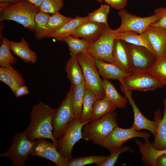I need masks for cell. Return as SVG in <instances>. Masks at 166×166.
I'll list each match as a JSON object with an SVG mask.
<instances>
[{
    "label": "cell",
    "mask_w": 166,
    "mask_h": 166,
    "mask_svg": "<svg viewBox=\"0 0 166 166\" xmlns=\"http://www.w3.org/2000/svg\"><path fill=\"white\" fill-rule=\"evenodd\" d=\"M56 110L42 102L33 106L30 114V122L25 131L30 140L34 141L40 138L48 139L57 147V140L53 135L52 126Z\"/></svg>",
    "instance_id": "cell-1"
},
{
    "label": "cell",
    "mask_w": 166,
    "mask_h": 166,
    "mask_svg": "<svg viewBox=\"0 0 166 166\" xmlns=\"http://www.w3.org/2000/svg\"><path fill=\"white\" fill-rule=\"evenodd\" d=\"M40 8L27 0H22L13 5L0 3V21H15L24 28L34 31L35 17Z\"/></svg>",
    "instance_id": "cell-2"
},
{
    "label": "cell",
    "mask_w": 166,
    "mask_h": 166,
    "mask_svg": "<svg viewBox=\"0 0 166 166\" xmlns=\"http://www.w3.org/2000/svg\"><path fill=\"white\" fill-rule=\"evenodd\" d=\"M117 126V114L113 111L86 124L82 130L83 139L102 146L106 137Z\"/></svg>",
    "instance_id": "cell-3"
},
{
    "label": "cell",
    "mask_w": 166,
    "mask_h": 166,
    "mask_svg": "<svg viewBox=\"0 0 166 166\" xmlns=\"http://www.w3.org/2000/svg\"><path fill=\"white\" fill-rule=\"evenodd\" d=\"M76 56L82 70L85 86L94 92L97 100L102 99L105 97L102 80L100 77L95 59L84 53Z\"/></svg>",
    "instance_id": "cell-4"
},
{
    "label": "cell",
    "mask_w": 166,
    "mask_h": 166,
    "mask_svg": "<svg viewBox=\"0 0 166 166\" xmlns=\"http://www.w3.org/2000/svg\"><path fill=\"white\" fill-rule=\"evenodd\" d=\"M73 91L70 86L69 91L58 108L56 109L52 121V134L57 139L63 136L69 123L76 118L73 103Z\"/></svg>",
    "instance_id": "cell-5"
},
{
    "label": "cell",
    "mask_w": 166,
    "mask_h": 166,
    "mask_svg": "<svg viewBox=\"0 0 166 166\" xmlns=\"http://www.w3.org/2000/svg\"><path fill=\"white\" fill-rule=\"evenodd\" d=\"M35 143V140L32 141L28 138L25 131L16 133L14 136L11 146L0 156L9 157L13 166H24L27 157L31 154Z\"/></svg>",
    "instance_id": "cell-6"
},
{
    "label": "cell",
    "mask_w": 166,
    "mask_h": 166,
    "mask_svg": "<svg viewBox=\"0 0 166 166\" xmlns=\"http://www.w3.org/2000/svg\"><path fill=\"white\" fill-rule=\"evenodd\" d=\"M118 15L121 19V24L117 28L112 30L113 33L133 31L141 34L151 24L161 18V16L155 11L152 15L141 17L123 9L119 12Z\"/></svg>",
    "instance_id": "cell-7"
},
{
    "label": "cell",
    "mask_w": 166,
    "mask_h": 166,
    "mask_svg": "<svg viewBox=\"0 0 166 166\" xmlns=\"http://www.w3.org/2000/svg\"><path fill=\"white\" fill-rule=\"evenodd\" d=\"M88 122H81L80 119L75 118L69 123L62 137L57 140V147L59 152L68 161L72 158V151L74 145L83 139L82 128Z\"/></svg>",
    "instance_id": "cell-8"
},
{
    "label": "cell",
    "mask_w": 166,
    "mask_h": 166,
    "mask_svg": "<svg viewBox=\"0 0 166 166\" xmlns=\"http://www.w3.org/2000/svg\"><path fill=\"white\" fill-rule=\"evenodd\" d=\"M112 30L109 25L106 26L100 38L91 44L83 53L90 55L95 59L115 65L112 56L115 39L113 36Z\"/></svg>",
    "instance_id": "cell-9"
},
{
    "label": "cell",
    "mask_w": 166,
    "mask_h": 166,
    "mask_svg": "<svg viewBox=\"0 0 166 166\" xmlns=\"http://www.w3.org/2000/svg\"><path fill=\"white\" fill-rule=\"evenodd\" d=\"M120 83L121 86L131 91H153L164 86L146 72L132 73L125 77Z\"/></svg>",
    "instance_id": "cell-10"
},
{
    "label": "cell",
    "mask_w": 166,
    "mask_h": 166,
    "mask_svg": "<svg viewBox=\"0 0 166 166\" xmlns=\"http://www.w3.org/2000/svg\"><path fill=\"white\" fill-rule=\"evenodd\" d=\"M150 136L148 133L137 131L132 127L128 128H123L117 126L106 137L102 147L110 152L122 147L124 143L131 139L141 137L145 140Z\"/></svg>",
    "instance_id": "cell-11"
},
{
    "label": "cell",
    "mask_w": 166,
    "mask_h": 166,
    "mask_svg": "<svg viewBox=\"0 0 166 166\" xmlns=\"http://www.w3.org/2000/svg\"><path fill=\"white\" fill-rule=\"evenodd\" d=\"M127 43L132 73L148 70L156 58L145 47Z\"/></svg>",
    "instance_id": "cell-12"
},
{
    "label": "cell",
    "mask_w": 166,
    "mask_h": 166,
    "mask_svg": "<svg viewBox=\"0 0 166 166\" xmlns=\"http://www.w3.org/2000/svg\"><path fill=\"white\" fill-rule=\"evenodd\" d=\"M45 139L40 138L35 140V144L31 155L45 158L58 166H68L69 161L57 150L56 144Z\"/></svg>",
    "instance_id": "cell-13"
},
{
    "label": "cell",
    "mask_w": 166,
    "mask_h": 166,
    "mask_svg": "<svg viewBox=\"0 0 166 166\" xmlns=\"http://www.w3.org/2000/svg\"><path fill=\"white\" fill-rule=\"evenodd\" d=\"M106 26L88 19L79 25L70 35L81 38L92 44L100 38Z\"/></svg>",
    "instance_id": "cell-14"
},
{
    "label": "cell",
    "mask_w": 166,
    "mask_h": 166,
    "mask_svg": "<svg viewBox=\"0 0 166 166\" xmlns=\"http://www.w3.org/2000/svg\"><path fill=\"white\" fill-rule=\"evenodd\" d=\"M122 91L124 95L132 107L134 114V120L131 126L137 131L145 129L152 132L154 136L156 130V121L150 120L145 117L139 110L132 96V91L128 90L121 86Z\"/></svg>",
    "instance_id": "cell-15"
},
{
    "label": "cell",
    "mask_w": 166,
    "mask_h": 166,
    "mask_svg": "<svg viewBox=\"0 0 166 166\" xmlns=\"http://www.w3.org/2000/svg\"><path fill=\"white\" fill-rule=\"evenodd\" d=\"M152 47L156 59L166 53V30L149 26L143 33Z\"/></svg>",
    "instance_id": "cell-16"
},
{
    "label": "cell",
    "mask_w": 166,
    "mask_h": 166,
    "mask_svg": "<svg viewBox=\"0 0 166 166\" xmlns=\"http://www.w3.org/2000/svg\"><path fill=\"white\" fill-rule=\"evenodd\" d=\"M112 56L115 65L124 72L132 73L127 43L123 40L115 39Z\"/></svg>",
    "instance_id": "cell-17"
},
{
    "label": "cell",
    "mask_w": 166,
    "mask_h": 166,
    "mask_svg": "<svg viewBox=\"0 0 166 166\" xmlns=\"http://www.w3.org/2000/svg\"><path fill=\"white\" fill-rule=\"evenodd\" d=\"M164 109L162 117L160 111L158 110L155 113L154 120L156 125V132L154 142L152 143L156 149L162 150L166 148V99L164 100Z\"/></svg>",
    "instance_id": "cell-18"
},
{
    "label": "cell",
    "mask_w": 166,
    "mask_h": 166,
    "mask_svg": "<svg viewBox=\"0 0 166 166\" xmlns=\"http://www.w3.org/2000/svg\"><path fill=\"white\" fill-rule=\"evenodd\" d=\"M135 142L139 147L142 160L146 165L156 166L157 158L162 154H166V148L162 150L156 149L148 138L145 140L144 142L138 140H136Z\"/></svg>",
    "instance_id": "cell-19"
},
{
    "label": "cell",
    "mask_w": 166,
    "mask_h": 166,
    "mask_svg": "<svg viewBox=\"0 0 166 166\" xmlns=\"http://www.w3.org/2000/svg\"><path fill=\"white\" fill-rule=\"evenodd\" d=\"M0 80L7 85L14 94L19 87L24 84L21 74L12 65L0 67Z\"/></svg>",
    "instance_id": "cell-20"
},
{
    "label": "cell",
    "mask_w": 166,
    "mask_h": 166,
    "mask_svg": "<svg viewBox=\"0 0 166 166\" xmlns=\"http://www.w3.org/2000/svg\"><path fill=\"white\" fill-rule=\"evenodd\" d=\"M95 59L99 74L104 79H116L121 83L125 77L132 74L124 72L113 64L100 59Z\"/></svg>",
    "instance_id": "cell-21"
},
{
    "label": "cell",
    "mask_w": 166,
    "mask_h": 166,
    "mask_svg": "<svg viewBox=\"0 0 166 166\" xmlns=\"http://www.w3.org/2000/svg\"><path fill=\"white\" fill-rule=\"evenodd\" d=\"M113 35L115 39H120L128 43L145 47L156 57L152 47L143 33L140 34L134 31H127L113 33Z\"/></svg>",
    "instance_id": "cell-22"
},
{
    "label": "cell",
    "mask_w": 166,
    "mask_h": 166,
    "mask_svg": "<svg viewBox=\"0 0 166 166\" xmlns=\"http://www.w3.org/2000/svg\"><path fill=\"white\" fill-rule=\"evenodd\" d=\"M9 43L11 50L13 53L25 62L34 63L37 61L36 53L30 49L28 43L24 38H22L20 42L10 41Z\"/></svg>",
    "instance_id": "cell-23"
},
{
    "label": "cell",
    "mask_w": 166,
    "mask_h": 166,
    "mask_svg": "<svg viewBox=\"0 0 166 166\" xmlns=\"http://www.w3.org/2000/svg\"><path fill=\"white\" fill-rule=\"evenodd\" d=\"M65 70L72 87L77 86L84 81L82 70L76 56L70 55L65 65Z\"/></svg>",
    "instance_id": "cell-24"
},
{
    "label": "cell",
    "mask_w": 166,
    "mask_h": 166,
    "mask_svg": "<svg viewBox=\"0 0 166 166\" xmlns=\"http://www.w3.org/2000/svg\"><path fill=\"white\" fill-rule=\"evenodd\" d=\"M89 19V17H81L77 15L59 30L48 35L47 38H53L62 41L65 37L70 35L73 32L80 24Z\"/></svg>",
    "instance_id": "cell-25"
},
{
    "label": "cell",
    "mask_w": 166,
    "mask_h": 166,
    "mask_svg": "<svg viewBox=\"0 0 166 166\" xmlns=\"http://www.w3.org/2000/svg\"><path fill=\"white\" fill-rule=\"evenodd\" d=\"M102 85L105 97L111 101L117 107L120 109L125 108L128 100L125 97L121 95L110 81L107 79L102 80Z\"/></svg>",
    "instance_id": "cell-26"
},
{
    "label": "cell",
    "mask_w": 166,
    "mask_h": 166,
    "mask_svg": "<svg viewBox=\"0 0 166 166\" xmlns=\"http://www.w3.org/2000/svg\"><path fill=\"white\" fill-rule=\"evenodd\" d=\"M116 108L115 105L105 97L102 99L96 100L93 105L90 121L101 118L113 112Z\"/></svg>",
    "instance_id": "cell-27"
},
{
    "label": "cell",
    "mask_w": 166,
    "mask_h": 166,
    "mask_svg": "<svg viewBox=\"0 0 166 166\" xmlns=\"http://www.w3.org/2000/svg\"><path fill=\"white\" fill-rule=\"evenodd\" d=\"M97 100L94 92L91 89L85 86L82 113L80 119L81 122H89L91 121L93 105Z\"/></svg>",
    "instance_id": "cell-28"
},
{
    "label": "cell",
    "mask_w": 166,
    "mask_h": 166,
    "mask_svg": "<svg viewBox=\"0 0 166 166\" xmlns=\"http://www.w3.org/2000/svg\"><path fill=\"white\" fill-rule=\"evenodd\" d=\"M145 72L164 85H166V55L156 59L152 65Z\"/></svg>",
    "instance_id": "cell-29"
},
{
    "label": "cell",
    "mask_w": 166,
    "mask_h": 166,
    "mask_svg": "<svg viewBox=\"0 0 166 166\" xmlns=\"http://www.w3.org/2000/svg\"><path fill=\"white\" fill-rule=\"evenodd\" d=\"M62 41L67 44L70 55L75 56L84 53L91 44L84 39H80L71 35L65 37Z\"/></svg>",
    "instance_id": "cell-30"
},
{
    "label": "cell",
    "mask_w": 166,
    "mask_h": 166,
    "mask_svg": "<svg viewBox=\"0 0 166 166\" xmlns=\"http://www.w3.org/2000/svg\"><path fill=\"white\" fill-rule=\"evenodd\" d=\"M72 87L73 91V103L75 117L80 119L82 115L85 89L84 81L81 84Z\"/></svg>",
    "instance_id": "cell-31"
},
{
    "label": "cell",
    "mask_w": 166,
    "mask_h": 166,
    "mask_svg": "<svg viewBox=\"0 0 166 166\" xmlns=\"http://www.w3.org/2000/svg\"><path fill=\"white\" fill-rule=\"evenodd\" d=\"M10 41L4 38L0 47V66L6 67L15 64L17 59L12 55L11 52Z\"/></svg>",
    "instance_id": "cell-32"
},
{
    "label": "cell",
    "mask_w": 166,
    "mask_h": 166,
    "mask_svg": "<svg viewBox=\"0 0 166 166\" xmlns=\"http://www.w3.org/2000/svg\"><path fill=\"white\" fill-rule=\"evenodd\" d=\"M73 18L64 16L59 12L52 14L49 18L46 26V37L48 34L59 30Z\"/></svg>",
    "instance_id": "cell-33"
},
{
    "label": "cell",
    "mask_w": 166,
    "mask_h": 166,
    "mask_svg": "<svg viewBox=\"0 0 166 166\" xmlns=\"http://www.w3.org/2000/svg\"><path fill=\"white\" fill-rule=\"evenodd\" d=\"M50 15L49 14L40 11L35 16V36L36 40L46 37V26Z\"/></svg>",
    "instance_id": "cell-34"
},
{
    "label": "cell",
    "mask_w": 166,
    "mask_h": 166,
    "mask_svg": "<svg viewBox=\"0 0 166 166\" xmlns=\"http://www.w3.org/2000/svg\"><path fill=\"white\" fill-rule=\"evenodd\" d=\"M108 156H90L72 158L68 161V166H83L92 164L96 165L105 161Z\"/></svg>",
    "instance_id": "cell-35"
},
{
    "label": "cell",
    "mask_w": 166,
    "mask_h": 166,
    "mask_svg": "<svg viewBox=\"0 0 166 166\" xmlns=\"http://www.w3.org/2000/svg\"><path fill=\"white\" fill-rule=\"evenodd\" d=\"M110 8V6L107 4H101L97 9L88 14L89 20L108 25L107 18Z\"/></svg>",
    "instance_id": "cell-36"
},
{
    "label": "cell",
    "mask_w": 166,
    "mask_h": 166,
    "mask_svg": "<svg viewBox=\"0 0 166 166\" xmlns=\"http://www.w3.org/2000/svg\"><path fill=\"white\" fill-rule=\"evenodd\" d=\"M64 0H43L40 7V11L53 14L63 7Z\"/></svg>",
    "instance_id": "cell-37"
},
{
    "label": "cell",
    "mask_w": 166,
    "mask_h": 166,
    "mask_svg": "<svg viewBox=\"0 0 166 166\" xmlns=\"http://www.w3.org/2000/svg\"><path fill=\"white\" fill-rule=\"evenodd\" d=\"M126 151L133 152V150L130 149L129 146H124L114 149L110 151V155L108 156L105 161L96 165L97 166H113L117 162L120 155L122 152Z\"/></svg>",
    "instance_id": "cell-38"
},
{
    "label": "cell",
    "mask_w": 166,
    "mask_h": 166,
    "mask_svg": "<svg viewBox=\"0 0 166 166\" xmlns=\"http://www.w3.org/2000/svg\"><path fill=\"white\" fill-rule=\"evenodd\" d=\"M155 11L160 14L161 18L150 26L160 27L166 30V8L159 7L156 9Z\"/></svg>",
    "instance_id": "cell-39"
},
{
    "label": "cell",
    "mask_w": 166,
    "mask_h": 166,
    "mask_svg": "<svg viewBox=\"0 0 166 166\" xmlns=\"http://www.w3.org/2000/svg\"><path fill=\"white\" fill-rule=\"evenodd\" d=\"M112 8L117 10H121L127 5V0H103Z\"/></svg>",
    "instance_id": "cell-40"
},
{
    "label": "cell",
    "mask_w": 166,
    "mask_h": 166,
    "mask_svg": "<svg viewBox=\"0 0 166 166\" xmlns=\"http://www.w3.org/2000/svg\"><path fill=\"white\" fill-rule=\"evenodd\" d=\"M29 93V91L27 87L23 85L19 87L14 94L17 97H21Z\"/></svg>",
    "instance_id": "cell-41"
},
{
    "label": "cell",
    "mask_w": 166,
    "mask_h": 166,
    "mask_svg": "<svg viewBox=\"0 0 166 166\" xmlns=\"http://www.w3.org/2000/svg\"><path fill=\"white\" fill-rule=\"evenodd\" d=\"M166 166V154L160 156L156 161V166Z\"/></svg>",
    "instance_id": "cell-42"
},
{
    "label": "cell",
    "mask_w": 166,
    "mask_h": 166,
    "mask_svg": "<svg viewBox=\"0 0 166 166\" xmlns=\"http://www.w3.org/2000/svg\"><path fill=\"white\" fill-rule=\"evenodd\" d=\"M22 0H0V3L8 5H13L16 3Z\"/></svg>",
    "instance_id": "cell-43"
},
{
    "label": "cell",
    "mask_w": 166,
    "mask_h": 166,
    "mask_svg": "<svg viewBox=\"0 0 166 166\" xmlns=\"http://www.w3.org/2000/svg\"><path fill=\"white\" fill-rule=\"evenodd\" d=\"M30 2L34 5L36 6L40 7L43 1V0H27Z\"/></svg>",
    "instance_id": "cell-44"
},
{
    "label": "cell",
    "mask_w": 166,
    "mask_h": 166,
    "mask_svg": "<svg viewBox=\"0 0 166 166\" xmlns=\"http://www.w3.org/2000/svg\"><path fill=\"white\" fill-rule=\"evenodd\" d=\"M99 3H101L102 2L103 0H96Z\"/></svg>",
    "instance_id": "cell-45"
},
{
    "label": "cell",
    "mask_w": 166,
    "mask_h": 166,
    "mask_svg": "<svg viewBox=\"0 0 166 166\" xmlns=\"http://www.w3.org/2000/svg\"><path fill=\"white\" fill-rule=\"evenodd\" d=\"M166 56V54H165Z\"/></svg>",
    "instance_id": "cell-46"
}]
</instances>
